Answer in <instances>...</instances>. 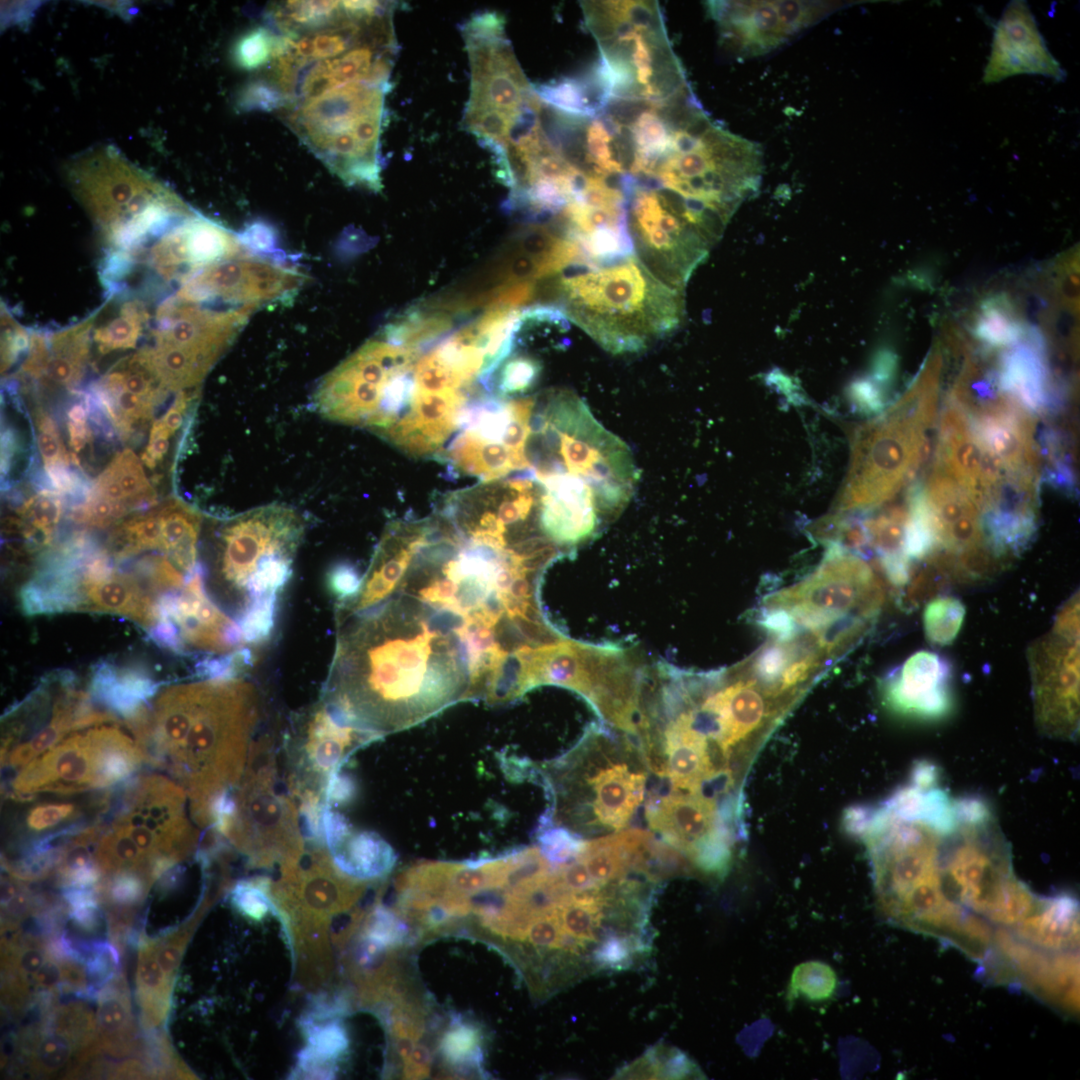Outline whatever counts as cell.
Returning <instances> with one entry per match:
<instances>
[{
	"instance_id": "cell-1",
	"label": "cell",
	"mask_w": 1080,
	"mask_h": 1080,
	"mask_svg": "<svg viewBox=\"0 0 1080 1080\" xmlns=\"http://www.w3.org/2000/svg\"><path fill=\"white\" fill-rule=\"evenodd\" d=\"M336 645L321 699L373 735L415 725L471 698L468 618L402 580L377 603L335 612Z\"/></svg>"
},
{
	"instance_id": "cell-2",
	"label": "cell",
	"mask_w": 1080,
	"mask_h": 1080,
	"mask_svg": "<svg viewBox=\"0 0 1080 1080\" xmlns=\"http://www.w3.org/2000/svg\"><path fill=\"white\" fill-rule=\"evenodd\" d=\"M259 717L252 682L238 675L214 677L159 691L131 732L145 762L184 788L196 817L215 794L242 778Z\"/></svg>"
},
{
	"instance_id": "cell-3",
	"label": "cell",
	"mask_w": 1080,
	"mask_h": 1080,
	"mask_svg": "<svg viewBox=\"0 0 1080 1080\" xmlns=\"http://www.w3.org/2000/svg\"><path fill=\"white\" fill-rule=\"evenodd\" d=\"M559 301L568 321L613 354L646 349L677 328L683 314L680 289L659 279L635 254L567 269Z\"/></svg>"
},
{
	"instance_id": "cell-4",
	"label": "cell",
	"mask_w": 1080,
	"mask_h": 1080,
	"mask_svg": "<svg viewBox=\"0 0 1080 1080\" xmlns=\"http://www.w3.org/2000/svg\"><path fill=\"white\" fill-rule=\"evenodd\" d=\"M185 794L171 779L144 775L125 782L114 802L110 795L106 811L111 821L105 825L101 819L95 850L101 873L133 871L154 881L158 863L185 858L198 836L185 813Z\"/></svg>"
},
{
	"instance_id": "cell-5",
	"label": "cell",
	"mask_w": 1080,
	"mask_h": 1080,
	"mask_svg": "<svg viewBox=\"0 0 1080 1080\" xmlns=\"http://www.w3.org/2000/svg\"><path fill=\"white\" fill-rule=\"evenodd\" d=\"M304 532L293 509L269 505L229 520L220 535L218 577L232 598L238 620L276 616L278 594L292 574Z\"/></svg>"
},
{
	"instance_id": "cell-6",
	"label": "cell",
	"mask_w": 1080,
	"mask_h": 1080,
	"mask_svg": "<svg viewBox=\"0 0 1080 1080\" xmlns=\"http://www.w3.org/2000/svg\"><path fill=\"white\" fill-rule=\"evenodd\" d=\"M957 820L941 852L947 893L962 907L1014 927L1034 910L1039 897L1015 877L1009 848L992 812L974 819L957 816Z\"/></svg>"
},
{
	"instance_id": "cell-7",
	"label": "cell",
	"mask_w": 1080,
	"mask_h": 1080,
	"mask_svg": "<svg viewBox=\"0 0 1080 1080\" xmlns=\"http://www.w3.org/2000/svg\"><path fill=\"white\" fill-rule=\"evenodd\" d=\"M926 376L879 419L861 430L844 498L847 509L876 506L915 473L927 452L936 411V391Z\"/></svg>"
},
{
	"instance_id": "cell-8",
	"label": "cell",
	"mask_w": 1080,
	"mask_h": 1080,
	"mask_svg": "<svg viewBox=\"0 0 1080 1080\" xmlns=\"http://www.w3.org/2000/svg\"><path fill=\"white\" fill-rule=\"evenodd\" d=\"M115 721L72 732L33 759L11 779L9 795L29 801L36 794L72 795L124 782L142 763L135 738Z\"/></svg>"
},
{
	"instance_id": "cell-9",
	"label": "cell",
	"mask_w": 1080,
	"mask_h": 1080,
	"mask_svg": "<svg viewBox=\"0 0 1080 1080\" xmlns=\"http://www.w3.org/2000/svg\"><path fill=\"white\" fill-rule=\"evenodd\" d=\"M496 12L475 14L462 36L471 69L470 97L463 125L488 149L503 145L523 107L535 96Z\"/></svg>"
},
{
	"instance_id": "cell-10",
	"label": "cell",
	"mask_w": 1080,
	"mask_h": 1080,
	"mask_svg": "<svg viewBox=\"0 0 1080 1080\" xmlns=\"http://www.w3.org/2000/svg\"><path fill=\"white\" fill-rule=\"evenodd\" d=\"M883 600L882 585L868 564L835 544L813 573L767 596L764 604L785 609L799 628L818 635L846 617L870 620Z\"/></svg>"
},
{
	"instance_id": "cell-11",
	"label": "cell",
	"mask_w": 1080,
	"mask_h": 1080,
	"mask_svg": "<svg viewBox=\"0 0 1080 1080\" xmlns=\"http://www.w3.org/2000/svg\"><path fill=\"white\" fill-rule=\"evenodd\" d=\"M83 200L114 240L151 228L179 201L136 170L114 149L85 154L71 173Z\"/></svg>"
},
{
	"instance_id": "cell-12",
	"label": "cell",
	"mask_w": 1080,
	"mask_h": 1080,
	"mask_svg": "<svg viewBox=\"0 0 1080 1080\" xmlns=\"http://www.w3.org/2000/svg\"><path fill=\"white\" fill-rule=\"evenodd\" d=\"M234 798L235 809L222 836L252 856L300 853L304 836L301 816L293 800L278 791L270 752L263 763H256L250 752L244 774L234 787Z\"/></svg>"
},
{
	"instance_id": "cell-13",
	"label": "cell",
	"mask_w": 1080,
	"mask_h": 1080,
	"mask_svg": "<svg viewBox=\"0 0 1080 1080\" xmlns=\"http://www.w3.org/2000/svg\"><path fill=\"white\" fill-rule=\"evenodd\" d=\"M646 816L650 828L694 869L717 878L728 872L743 816L715 799L677 792L652 796Z\"/></svg>"
},
{
	"instance_id": "cell-14",
	"label": "cell",
	"mask_w": 1080,
	"mask_h": 1080,
	"mask_svg": "<svg viewBox=\"0 0 1080 1080\" xmlns=\"http://www.w3.org/2000/svg\"><path fill=\"white\" fill-rule=\"evenodd\" d=\"M627 212L634 254L659 279L681 289L713 241L675 213L657 190L637 183L627 199Z\"/></svg>"
},
{
	"instance_id": "cell-15",
	"label": "cell",
	"mask_w": 1080,
	"mask_h": 1080,
	"mask_svg": "<svg viewBox=\"0 0 1080 1080\" xmlns=\"http://www.w3.org/2000/svg\"><path fill=\"white\" fill-rule=\"evenodd\" d=\"M707 7L722 43L743 56L768 53L831 13L836 4L818 1H713Z\"/></svg>"
},
{
	"instance_id": "cell-16",
	"label": "cell",
	"mask_w": 1080,
	"mask_h": 1080,
	"mask_svg": "<svg viewBox=\"0 0 1080 1080\" xmlns=\"http://www.w3.org/2000/svg\"><path fill=\"white\" fill-rule=\"evenodd\" d=\"M1079 631L1057 626L1029 650L1035 715L1047 735L1075 738L1079 729Z\"/></svg>"
},
{
	"instance_id": "cell-17",
	"label": "cell",
	"mask_w": 1080,
	"mask_h": 1080,
	"mask_svg": "<svg viewBox=\"0 0 1080 1080\" xmlns=\"http://www.w3.org/2000/svg\"><path fill=\"white\" fill-rule=\"evenodd\" d=\"M387 89L365 82L338 87L304 100L288 121L313 150L332 137L351 135L379 156Z\"/></svg>"
},
{
	"instance_id": "cell-18",
	"label": "cell",
	"mask_w": 1080,
	"mask_h": 1080,
	"mask_svg": "<svg viewBox=\"0 0 1080 1080\" xmlns=\"http://www.w3.org/2000/svg\"><path fill=\"white\" fill-rule=\"evenodd\" d=\"M993 952L999 980H1017L1061 1010L1078 1011L1079 961L1076 951H1044L1001 930L994 935Z\"/></svg>"
},
{
	"instance_id": "cell-19",
	"label": "cell",
	"mask_w": 1080,
	"mask_h": 1080,
	"mask_svg": "<svg viewBox=\"0 0 1080 1080\" xmlns=\"http://www.w3.org/2000/svg\"><path fill=\"white\" fill-rule=\"evenodd\" d=\"M295 737L292 793L321 797L351 746L375 738L348 723L322 699L301 717Z\"/></svg>"
},
{
	"instance_id": "cell-20",
	"label": "cell",
	"mask_w": 1080,
	"mask_h": 1080,
	"mask_svg": "<svg viewBox=\"0 0 1080 1080\" xmlns=\"http://www.w3.org/2000/svg\"><path fill=\"white\" fill-rule=\"evenodd\" d=\"M203 574L198 564L180 590L160 596L159 620L173 624L183 653L189 649L222 656L238 653L244 642L242 630L208 598Z\"/></svg>"
},
{
	"instance_id": "cell-21",
	"label": "cell",
	"mask_w": 1080,
	"mask_h": 1080,
	"mask_svg": "<svg viewBox=\"0 0 1080 1080\" xmlns=\"http://www.w3.org/2000/svg\"><path fill=\"white\" fill-rule=\"evenodd\" d=\"M935 467L954 479L980 512L1013 477L979 445L952 400L942 413Z\"/></svg>"
},
{
	"instance_id": "cell-22",
	"label": "cell",
	"mask_w": 1080,
	"mask_h": 1080,
	"mask_svg": "<svg viewBox=\"0 0 1080 1080\" xmlns=\"http://www.w3.org/2000/svg\"><path fill=\"white\" fill-rule=\"evenodd\" d=\"M1019 74L1043 75L1057 81L1066 76L1048 50L1028 4L1012 1L995 26L983 82L991 84Z\"/></svg>"
},
{
	"instance_id": "cell-23",
	"label": "cell",
	"mask_w": 1080,
	"mask_h": 1080,
	"mask_svg": "<svg viewBox=\"0 0 1080 1080\" xmlns=\"http://www.w3.org/2000/svg\"><path fill=\"white\" fill-rule=\"evenodd\" d=\"M952 671L948 661L932 651H918L882 682L885 705L904 717L938 721L952 711Z\"/></svg>"
},
{
	"instance_id": "cell-24",
	"label": "cell",
	"mask_w": 1080,
	"mask_h": 1080,
	"mask_svg": "<svg viewBox=\"0 0 1080 1080\" xmlns=\"http://www.w3.org/2000/svg\"><path fill=\"white\" fill-rule=\"evenodd\" d=\"M143 584L137 574L117 572L106 554L97 553L79 571L75 610L120 615L150 631L160 618L159 599Z\"/></svg>"
},
{
	"instance_id": "cell-25",
	"label": "cell",
	"mask_w": 1080,
	"mask_h": 1080,
	"mask_svg": "<svg viewBox=\"0 0 1080 1080\" xmlns=\"http://www.w3.org/2000/svg\"><path fill=\"white\" fill-rule=\"evenodd\" d=\"M1000 367L997 379L1000 392L1028 414L1036 417L1057 407L1044 346L1036 333L1029 341L1006 352Z\"/></svg>"
},
{
	"instance_id": "cell-26",
	"label": "cell",
	"mask_w": 1080,
	"mask_h": 1080,
	"mask_svg": "<svg viewBox=\"0 0 1080 1080\" xmlns=\"http://www.w3.org/2000/svg\"><path fill=\"white\" fill-rule=\"evenodd\" d=\"M646 775L626 762H608L587 779L592 825L620 830L632 819L645 792Z\"/></svg>"
},
{
	"instance_id": "cell-27",
	"label": "cell",
	"mask_w": 1080,
	"mask_h": 1080,
	"mask_svg": "<svg viewBox=\"0 0 1080 1080\" xmlns=\"http://www.w3.org/2000/svg\"><path fill=\"white\" fill-rule=\"evenodd\" d=\"M1012 934L1044 951H1076L1079 942L1077 899L1068 893L1039 898L1034 910L1014 926Z\"/></svg>"
},
{
	"instance_id": "cell-28",
	"label": "cell",
	"mask_w": 1080,
	"mask_h": 1080,
	"mask_svg": "<svg viewBox=\"0 0 1080 1080\" xmlns=\"http://www.w3.org/2000/svg\"><path fill=\"white\" fill-rule=\"evenodd\" d=\"M91 693L113 714L129 723L147 708L158 690V684L147 674L130 668L100 664L91 679Z\"/></svg>"
},
{
	"instance_id": "cell-29",
	"label": "cell",
	"mask_w": 1080,
	"mask_h": 1080,
	"mask_svg": "<svg viewBox=\"0 0 1080 1080\" xmlns=\"http://www.w3.org/2000/svg\"><path fill=\"white\" fill-rule=\"evenodd\" d=\"M161 522L160 550L186 576L197 567L200 517L186 505L171 502L158 510Z\"/></svg>"
},
{
	"instance_id": "cell-30",
	"label": "cell",
	"mask_w": 1080,
	"mask_h": 1080,
	"mask_svg": "<svg viewBox=\"0 0 1080 1080\" xmlns=\"http://www.w3.org/2000/svg\"><path fill=\"white\" fill-rule=\"evenodd\" d=\"M334 863L347 875L369 879L388 872L395 857L390 846L373 833L350 831L328 848Z\"/></svg>"
},
{
	"instance_id": "cell-31",
	"label": "cell",
	"mask_w": 1080,
	"mask_h": 1080,
	"mask_svg": "<svg viewBox=\"0 0 1080 1080\" xmlns=\"http://www.w3.org/2000/svg\"><path fill=\"white\" fill-rule=\"evenodd\" d=\"M97 1026L99 1044L107 1052L125 1055L132 1050L136 1031L123 979L118 978L100 992Z\"/></svg>"
},
{
	"instance_id": "cell-32",
	"label": "cell",
	"mask_w": 1080,
	"mask_h": 1080,
	"mask_svg": "<svg viewBox=\"0 0 1080 1080\" xmlns=\"http://www.w3.org/2000/svg\"><path fill=\"white\" fill-rule=\"evenodd\" d=\"M170 980L157 960L156 941L147 942L140 950L136 974L137 997L145 1028L155 1027L164 1019L169 1003Z\"/></svg>"
},
{
	"instance_id": "cell-33",
	"label": "cell",
	"mask_w": 1080,
	"mask_h": 1080,
	"mask_svg": "<svg viewBox=\"0 0 1080 1080\" xmlns=\"http://www.w3.org/2000/svg\"><path fill=\"white\" fill-rule=\"evenodd\" d=\"M446 312L410 309L388 323L380 333L387 340L423 352L451 328Z\"/></svg>"
},
{
	"instance_id": "cell-34",
	"label": "cell",
	"mask_w": 1080,
	"mask_h": 1080,
	"mask_svg": "<svg viewBox=\"0 0 1080 1080\" xmlns=\"http://www.w3.org/2000/svg\"><path fill=\"white\" fill-rule=\"evenodd\" d=\"M616 1078H705L695 1062L675 1048L655 1046L640 1059L621 1069Z\"/></svg>"
},
{
	"instance_id": "cell-35",
	"label": "cell",
	"mask_w": 1080,
	"mask_h": 1080,
	"mask_svg": "<svg viewBox=\"0 0 1080 1080\" xmlns=\"http://www.w3.org/2000/svg\"><path fill=\"white\" fill-rule=\"evenodd\" d=\"M835 970L820 960H808L796 965L787 985L786 1000L791 1005L802 998L811 1003L831 999L837 988Z\"/></svg>"
},
{
	"instance_id": "cell-36",
	"label": "cell",
	"mask_w": 1080,
	"mask_h": 1080,
	"mask_svg": "<svg viewBox=\"0 0 1080 1080\" xmlns=\"http://www.w3.org/2000/svg\"><path fill=\"white\" fill-rule=\"evenodd\" d=\"M161 522L159 513L137 516L115 529L111 544L116 558L125 559L141 551L160 549Z\"/></svg>"
},
{
	"instance_id": "cell-37",
	"label": "cell",
	"mask_w": 1080,
	"mask_h": 1080,
	"mask_svg": "<svg viewBox=\"0 0 1080 1080\" xmlns=\"http://www.w3.org/2000/svg\"><path fill=\"white\" fill-rule=\"evenodd\" d=\"M82 809L75 802L56 801L38 802L29 808L23 816L21 831L24 837L31 836L23 846L49 833L80 822Z\"/></svg>"
},
{
	"instance_id": "cell-38",
	"label": "cell",
	"mask_w": 1080,
	"mask_h": 1080,
	"mask_svg": "<svg viewBox=\"0 0 1080 1080\" xmlns=\"http://www.w3.org/2000/svg\"><path fill=\"white\" fill-rule=\"evenodd\" d=\"M479 1028L460 1019H454L443 1034L439 1050L444 1060L458 1068L480 1067L483 1060Z\"/></svg>"
},
{
	"instance_id": "cell-39",
	"label": "cell",
	"mask_w": 1080,
	"mask_h": 1080,
	"mask_svg": "<svg viewBox=\"0 0 1080 1080\" xmlns=\"http://www.w3.org/2000/svg\"><path fill=\"white\" fill-rule=\"evenodd\" d=\"M964 616L965 607L959 599L951 596L933 599L923 614L927 639L939 646L951 644L960 631Z\"/></svg>"
},
{
	"instance_id": "cell-40",
	"label": "cell",
	"mask_w": 1080,
	"mask_h": 1080,
	"mask_svg": "<svg viewBox=\"0 0 1080 1080\" xmlns=\"http://www.w3.org/2000/svg\"><path fill=\"white\" fill-rule=\"evenodd\" d=\"M542 366L538 360L528 356L508 357L495 372L491 391L495 395L509 397L531 389L538 380Z\"/></svg>"
},
{
	"instance_id": "cell-41",
	"label": "cell",
	"mask_w": 1080,
	"mask_h": 1080,
	"mask_svg": "<svg viewBox=\"0 0 1080 1080\" xmlns=\"http://www.w3.org/2000/svg\"><path fill=\"white\" fill-rule=\"evenodd\" d=\"M106 471L118 482L131 508L153 501L154 493L139 459L131 450L126 449L118 455Z\"/></svg>"
},
{
	"instance_id": "cell-42",
	"label": "cell",
	"mask_w": 1080,
	"mask_h": 1080,
	"mask_svg": "<svg viewBox=\"0 0 1080 1080\" xmlns=\"http://www.w3.org/2000/svg\"><path fill=\"white\" fill-rule=\"evenodd\" d=\"M26 523L24 534L35 537L40 534L43 543L50 541L61 515V501L52 492L44 491L32 497L20 510Z\"/></svg>"
},
{
	"instance_id": "cell-43",
	"label": "cell",
	"mask_w": 1080,
	"mask_h": 1080,
	"mask_svg": "<svg viewBox=\"0 0 1080 1080\" xmlns=\"http://www.w3.org/2000/svg\"><path fill=\"white\" fill-rule=\"evenodd\" d=\"M531 87L539 100L549 107L568 115L589 118L578 78H562Z\"/></svg>"
},
{
	"instance_id": "cell-44",
	"label": "cell",
	"mask_w": 1080,
	"mask_h": 1080,
	"mask_svg": "<svg viewBox=\"0 0 1080 1080\" xmlns=\"http://www.w3.org/2000/svg\"><path fill=\"white\" fill-rule=\"evenodd\" d=\"M341 10V1H288L279 22L284 26L317 28L336 20Z\"/></svg>"
},
{
	"instance_id": "cell-45",
	"label": "cell",
	"mask_w": 1080,
	"mask_h": 1080,
	"mask_svg": "<svg viewBox=\"0 0 1080 1080\" xmlns=\"http://www.w3.org/2000/svg\"><path fill=\"white\" fill-rule=\"evenodd\" d=\"M275 41L276 37L263 27L247 31L234 46L237 66L248 71L263 67L273 57Z\"/></svg>"
},
{
	"instance_id": "cell-46",
	"label": "cell",
	"mask_w": 1080,
	"mask_h": 1080,
	"mask_svg": "<svg viewBox=\"0 0 1080 1080\" xmlns=\"http://www.w3.org/2000/svg\"><path fill=\"white\" fill-rule=\"evenodd\" d=\"M975 332L980 340L992 346L1012 344L1022 335L1021 327L1007 317L1004 309L994 302L983 307Z\"/></svg>"
},
{
	"instance_id": "cell-47",
	"label": "cell",
	"mask_w": 1080,
	"mask_h": 1080,
	"mask_svg": "<svg viewBox=\"0 0 1080 1080\" xmlns=\"http://www.w3.org/2000/svg\"><path fill=\"white\" fill-rule=\"evenodd\" d=\"M31 1067L42 1074L56 1072L68 1061L73 1043L61 1033H44L36 1036V1043H31Z\"/></svg>"
},
{
	"instance_id": "cell-48",
	"label": "cell",
	"mask_w": 1080,
	"mask_h": 1080,
	"mask_svg": "<svg viewBox=\"0 0 1080 1080\" xmlns=\"http://www.w3.org/2000/svg\"><path fill=\"white\" fill-rule=\"evenodd\" d=\"M631 128L637 151L662 154L672 147V133L653 111L644 112Z\"/></svg>"
},
{
	"instance_id": "cell-49",
	"label": "cell",
	"mask_w": 1080,
	"mask_h": 1080,
	"mask_svg": "<svg viewBox=\"0 0 1080 1080\" xmlns=\"http://www.w3.org/2000/svg\"><path fill=\"white\" fill-rule=\"evenodd\" d=\"M129 511V506L112 501L92 492L81 506L73 511V518L92 527H106Z\"/></svg>"
},
{
	"instance_id": "cell-50",
	"label": "cell",
	"mask_w": 1080,
	"mask_h": 1080,
	"mask_svg": "<svg viewBox=\"0 0 1080 1080\" xmlns=\"http://www.w3.org/2000/svg\"><path fill=\"white\" fill-rule=\"evenodd\" d=\"M408 935V927L391 912L379 908L375 911L368 928V942L379 949L399 945Z\"/></svg>"
},
{
	"instance_id": "cell-51",
	"label": "cell",
	"mask_w": 1080,
	"mask_h": 1080,
	"mask_svg": "<svg viewBox=\"0 0 1080 1080\" xmlns=\"http://www.w3.org/2000/svg\"><path fill=\"white\" fill-rule=\"evenodd\" d=\"M611 138L600 121L595 118L587 129L589 159L605 173H624L621 166L611 159Z\"/></svg>"
},
{
	"instance_id": "cell-52",
	"label": "cell",
	"mask_w": 1080,
	"mask_h": 1080,
	"mask_svg": "<svg viewBox=\"0 0 1080 1080\" xmlns=\"http://www.w3.org/2000/svg\"><path fill=\"white\" fill-rule=\"evenodd\" d=\"M38 446L46 471L57 466H68V456L61 445L57 430L51 419L44 414L37 418Z\"/></svg>"
},
{
	"instance_id": "cell-53",
	"label": "cell",
	"mask_w": 1080,
	"mask_h": 1080,
	"mask_svg": "<svg viewBox=\"0 0 1080 1080\" xmlns=\"http://www.w3.org/2000/svg\"><path fill=\"white\" fill-rule=\"evenodd\" d=\"M757 623L765 629L772 638L778 640H790L796 637L801 628L798 627L793 617L783 608L764 606L757 618Z\"/></svg>"
},
{
	"instance_id": "cell-54",
	"label": "cell",
	"mask_w": 1080,
	"mask_h": 1080,
	"mask_svg": "<svg viewBox=\"0 0 1080 1080\" xmlns=\"http://www.w3.org/2000/svg\"><path fill=\"white\" fill-rule=\"evenodd\" d=\"M284 98L276 86L263 81H254L244 87L239 104L244 110H271L281 106Z\"/></svg>"
},
{
	"instance_id": "cell-55",
	"label": "cell",
	"mask_w": 1080,
	"mask_h": 1080,
	"mask_svg": "<svg viewBox=\"0 0 1080 1080\" xmlns=\"http://www.w3.org/2000/svg\"><path fill=\"white\" fill-rule=\"evenodd\" d=\"M37 945L38 943L32 947L11 951V955L8 957L5 964L12 969V972L17 973L22 977L36 974L49 957L48 951Z\"/></svg>"
},
{
	"instance_id": "cell-56",
	"label": "cell",
	"mask_w": 1080,
	"mask_h": 1080,
	"mask_svg": "<svg viewBox=\"0 0 1080 1080\" xmlns=\"http://www.w3.org/2000/svg\"><path fill=\"white\" fill-rule=\"evenodd\" d=\"M653 109V105L648 101L610 99L603 114L619 125L632 127L644 112L653 111Z\"/></svg>"
},
{
	"instance_id": "cell-57",
	"label": "cell",
	"mask_w": 1080,
	"mask_h": 1080,
	"mask_svg": "<svg viewBox=\"0 0 1080 1080\" xmlns=\"http://www.w3.org/2000/svg\"><path fill=\"white\" fill-rule=\"evenodd\" d=\"M360 581L355 569L345 564L335 567L329 576L331 590L338 596V600L354 594Z\"/></svg>"
},
{
	"instance_id": "cell-58",
	"label": "cell",
	"mask_w": 1080,
	"mask_h": 1080,
	"mask_svg": "<svg viewBox=\"0 0 1080 1080\" xmlns=\"http://www.w3.org/2000/svg\"><path fill=\"white\" fill-rule=\"evenodd\" d=\"M431 1055L429 1049L423 1044H415L409 1058L405 1062V1075L407 1078H423L429 1074Z\"/></svg>"
},
{
	"instance_id": "cell-59",
	"label": "cell",
	"mask_w": 1080,
	"mask_h": 1080,
	"mask_svg": "<svg viewBox=\"0 0 1080 1080\" xmlns=\"http://www.w3.org/2000/svg\"><path fill=\"white\" fill-rule=\"evenodd\" d=\"M853 397L859 409L863 412L875 413L883 407L880 394L869 382H858L853 388Z\"/></svg>"
},
{
	"instance_id": "cell-60",
	"label": "cell",
	"mask_w": 1080,
	"mask_h": 1080,
	"mask_svg": "<svg viewBox=\"0 0 1080 1080\" xmlns=\"http://www.w3.org/2000/svg\"><path fill=\"white\" fill-rule=\"evenodd\" d=\"M61 979L68 985L75 988H84L86 986L85 970L78 964L70 961H64L60 963Z\"/></svg>"
},
{
	"instance_id": "cell-61",
	"label": "cell",
	"mask_w": 1080,
	"mask_h": 1080,
	"mask_svg": "<svg viewBox=\"0 0 1080 1080\" xmlns=\"http://www.w3.org/2000/svg\"><path fill=\"white\" fill-rule=\"evenodd\" d=\"M68 429L71 446L76 450H80L85 445L89 435L85 426V419H70Z\"/></svg>"
},
{
	"instance_id": "cell-62",
	"label": "cell",
	"mask_w": 1080,
	"mask_h": 1080,
	"mask_svg": "<svg viewBox=\"0 0 1080 1080\" xmlns=\"http://www.w3.org/2000/svg\"><path fill=\"white\" fill-rule=\"evenodd\" d=\"M679 696H680V695H679ZM680 698L682 699V697H681V696H680ZM666 699H667V702H666V703H667V705H668V706H670V705H672V704H675V703H678V702H681V701L679 700V698L677 697V695H676V696H673V694H672L671 692H668V693L666 694ZM682 701L684 702V700H683V699H682ZM684 704H685V705H687V704H686L685 702H684ZM687 707H688V706H687ZM689 710H690V709H689ZM690 712H691V711H690ZM691 715H692V714H691ZM696 727H697V726H696ZM700 731H701V730H700ZM711 746H712V745H711ZM713 750H714V749H713ZM714 752H715V751H714ZM715 754H716V756H717V753H716V752H715ZM717 757H718V760H719V762H720V764H721V766H722L723 770H724V771H726V773H727V774L729 775V773L727 772V770H726V768H725L724 764L722 763L721 759L719 758V756H717Z\"/></svg>"
},
{
	"instance_id": "cell-63",
	"label": "cell",
	"mask_w": 1080,
	"mask_h": 1080,
	"mask_svg": "<svg viewBox=\"0 0 1080 1080\" xmlns=\"http://www.w3.org/2000/svg\"><path fill=\"white\" fill-rule=\"evenodd\" d=\"M713 749H714V748H713ZM715 752H716V751H715ZM717 755H718V754H717ZM719 758H720V757H719ZM721 761H722V760H721ZM722 763H723V762H722ZM723 764H724V763H723ZM724 766H725V765H724ZM725 768H726V767H725ZM726 770H727V769H726ZM727 772H728V770H727ZM728 773H729V772H728ZM729 775H730V773H729ZM730 776H731V775H730ZM731 777H732V776H731ZM732 778H733V777H732ZM733 779H734V778H733ZM734 780H735V779H734Z\"/></svg>"
}]
</instances>
